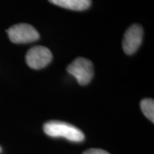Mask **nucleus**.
Returning <instances> with one entry per match:
<instances>
[{
    "label": "nucleus",
    "instance_id": "5",
    "mask_svg": "<svg viewBox=\"0 0 154 154\" xmlns=\"http://www.w3.org/2000/svg\"><path fill=\"white\" fill-rule=\"evenodd\" d=\"M143 38V28L139 24H134L127 29L122 39V49L128 55L134 54L140 47Z\"/></svg>",
    "mask_w": 154,
    "mask_h": 154
},
{
    "label": "nucleus",
    "instance_id": "7",
    "mask_svg": "<svg viewBox=\"0 0 154 154\" xmlns=\"http://www.w3.org/2000/svg\"><path fill=\"white\" fill-rule=\"evenodd\" d=\"M140 109L152 122H154V101L152 99H144L140 102Z\"/></svg>",
    "mask_w": 154,
    "mask_h": 154
},
{
    "label": "nucleus",
    "instance_id": "4",
    "mask_svg": "<svg viewBox=\"0 0 154 154\" xmlns=\"http://www.w3.org/2000/svg\"><path fill=\"white\" fill-rule=\"evenodd\" d=\"M52 59V54L48 48L37 45L32 47L26 54V63L33 69H40L47 66Z\"/></svg>",
    "mask_w": 154,
    "mask_h": 154
},
{
    "label": "nucleus",
    "instance_id": "6",
    "mask_svg": "<svg viewBox=\"0 0 154 154\" xmlns=\"http://www.w3.org/2000/svg\"><path fill=\"white\" fill-rule=\"evenodd\" d=\"M50 3L71 11H82L91 6V0H49Z\"/></svg>",
    "mask_w": 154,
    "mask_h": 154
},
{
    "label": "nucleus",
    "instance_id": "9",
    "mask_svg": "<svg viewBox=\"0 0 154 154\" xmlns=\"http://www.w3.org/2000/svg\"><path fill=\"white\" fill-rule=\"evenodd\" d=\"M1 151H2V148H1V146H0V152H1Z\"/></svg>",
    "mask_w": 154,
    "mask_h": 154
},
{
    "label": "nucleus",
    "instance_id": "1",
    "mask_svg": "<svg viewBox=\"0 0 154 154\" xmlns=\"http://www.w3.org/2000/svg\"><path fill=\"white\" fill-rule=\"evenodd\" d=\"M44 132L51 137H62L74 142H82L85 136L82 131L70 123L64 122L51 121L45 122L43 127Z\"/></svg>",
    "mask_w": 154,
    "mask_h": 154
},
{
    "label": "nucleus",
    "instance_id": "8",
    "mask_svg": "<svg viewBox=\"0 0 154 154\" xmlns=\"http://www.w3.org/2000/svg\"><path fill=\"white\" fill-rule=\"evenodd\" d=\"M83 154H110L108 152L102 149H89L84 152Z\"/></svg>",
    "mask_w": 154,
    "mask_h": 154
},
{
    "label": "nucleus",
    "instance_id": "3",
    "mask_svg": "<svg viewBox=\"0 0 154 154\" xmlns=\"http://www.w3.org/2000/svg\"><path fill=\"white\" fill-rule=\"evenodd\" d=\"M11 42L15 44H26L38 40L39 33L33 26L27 23H19L9 28L7 31Z\"/></svg>",
    "mask_w": 154,
    "mask_h": 154
},
{
    "label": "nucleus",
    "instance_id": "2",
    "mask_svg": "<svg viewBox=\"0 0 154 154\" xmlns=\"http://www.w3.org/2000/svg\"><path fill=\"white\" fill-rule=\"evenodd\" d=\"M67 71L75 77L80 85H87L94 77V65L84 57H77L67 67Z\"/></svg>",
    "mask_w": 154,
    "mask_h": 154
}]
</instances>
